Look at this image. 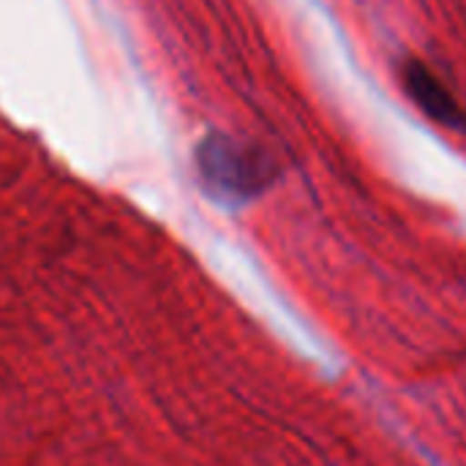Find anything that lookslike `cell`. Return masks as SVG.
Masks as SVG:
<instances>
[{"instance_id": "obj_1", "label": "cell", "mask_w": 466, "mask_h": 466, "mask_svg": "<svg viewBox=\"0 0 466 466\" xmlns=\"http://www.w3.org/2000/svg\"><path fill=\"white\" fill-rule=\"evenodd\" d=\"M199 167L213 191L229 199L257 197L270 186L276 175L273 161L262 150L229 137H213L210 142H205L199 153Z\"/></svg>"}, {"instance_id": "obj_2", "label": "cell", "mask_w": 466, "mask_h": 466, "mask_svg": "<svg viewBox=\"0 0 466 466\" xmlns=\"http://www.w3.org/2000/svg\"><path fill=\"white\" fill-rule=\"evenodd\" d=\"M401 82H404L407 96L415 101V106L423 115H429L434 123L445 128L466 134V109L429 66L410 60L401 71Z\"/></svg>"}]
</instances>
